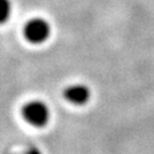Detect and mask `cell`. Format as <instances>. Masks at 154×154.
I'll return each instance as SVG.
<instances>
[{
  "label": "cell",
  "mask_w": 154,
  "mask_h": 154,
  "mask_svg": "<svg viewBox=\"0 0 154 154\" xmlns=\"http://www.w3.org/2000/svg\"><path fill=\"white\" fill-rule=\"evenodd\" d=\"M22 116L29 125L35 128H44L50 120V110L45 102L33 99L23 106Z\"/></svg>",
  "instance_id": "cell-1"
},
{
  "label": "cell",
  "mask_w": 154,
  "mask_h": 154,
  "mask_svg": "<svg viewBox=\"0 0 154 154\" xmlns=\"http://www.w3.org/2000/svg\"><path fill=\"white\" fill-rule=\"evenodd\" d=\"M51 29L47 20L42 17H34L29 20L24 25V37L29 42L34 45L44 44L49 38Z\"/></svg>",
  "instance_id": "cell-2"
},
{
  "label": "cell",
  "mask_w": 154,
  "mask_h": 154,
  "mask_svg": "<svg viewBox=\"0 0 154 154\" xmlns=\"http://www.w3.org/2000/svg\"><path fill=\"white\" fill-rule=\"evenodd\" d=\"M64 98L74 106H83L91 98V90L87 85L73 83L64 89Z\"/></svg>",
  "instance_id": "cell-3"
},
{
  "label": "cell",
  "mask_w": 154,
  "mask_h": 154,
  "mask_svg": "<svg viewBox=\"0 0 154 154\" xmlns=\"http://www.w3.org/2000/svg\"><path fill=\"white\" fill-rule=\"evenodd\" d=\"M13 6L11 0H0V24L6 23L11 15Z\"/></svg>",
  "instance_id": "cell-4"
},
{
  "label": "cell",
  "mask_w": 154,
  "mask_h": 154,
  "mask_svg": "<svg viewBox=\"0 0 154 154\" xmlns=\"http://www.w3.org/2000/svg\"><path fill=\"white\" fill-rule=\"evenodd\" d=\"M25 154H44V153H42L38 147H35V146H31V147H29V149H26Z\"/></svg>",
  "instance_id": "cell-5"
}]
</instances>
